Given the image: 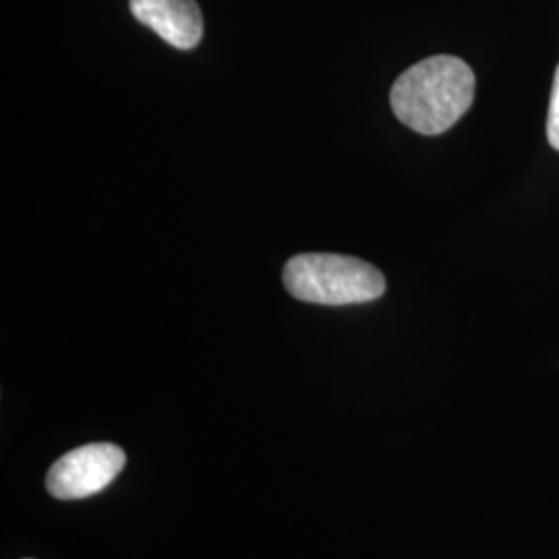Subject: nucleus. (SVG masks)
<instances>
[{"instance_id":"f257e3e1","label":"nucleus","mask_w":559,"mask_h":559,"mask_svg":"<svg viewBox=\"0 0 559 559\" xmlns=\"http://www.w3.org/2000/svg\"><path fill=\"white\" fill-rule=\"evenodd\" d=\"M473 69L450 55L420 60L400 75L390 102L400 122L420 135H440L456 124L475 100Z\"/></svg>"},{"instance_id":"f03ea898","label":"nucleus","mask_w":559,"mask_h":559,"mask_svg":"<svg viewBox=\"0 0 559 559\" xmlns=\"http://www.w3.org/2000/svg\"><path fill=\"white\" fill-rule=\"evenodd\" d=\"M282 278L295 299L328 307L371 302L385 293V278L376 265L336 253L290 258Z\"/></svg>"},{"instance_id":"7ed1b4c3","label":"nucleus","mask_w":559,"mask_h":559,"mask_svg":"<svg viewBox=\"0 0 559 559\" xmlns=\"http://www.w3.org/2000/svg\"><path fill=\"white\" fill-rule=\"evenodd\" d=\"M124 462V452L115 443H87L52 464L46 487L57 500H83L117 479Z\"/></svg>"},{"instance_id":"20e7f679","label":"nucleus","mask_w":559,"mask_h":559,"mask_svg":"<svg viewBox=\"0 0 559 559\" xmlns=\"http://www.w3.org/2000/svg\"><path fill=\"white\" fill-rule=\"evenodd\" d=\"M131 13L179 50L195 48L203 36V17L195 0H131Z\"/></svg>"},{"instance_id":"39448f33","label":"nucleus","mask_w":559,"mask_h":559,"mask_svg":"<svg viewBox=\"0 0 559 559\" xmlns=\"http://www.w3.org/2000/svg\"><path fill=\"white\" fill-rule=\"evenodd\" d=\"M547 140L551 143V147H556L559 152V64L556 69L549 112H547Z\"/></svg>"}]
</instances>
